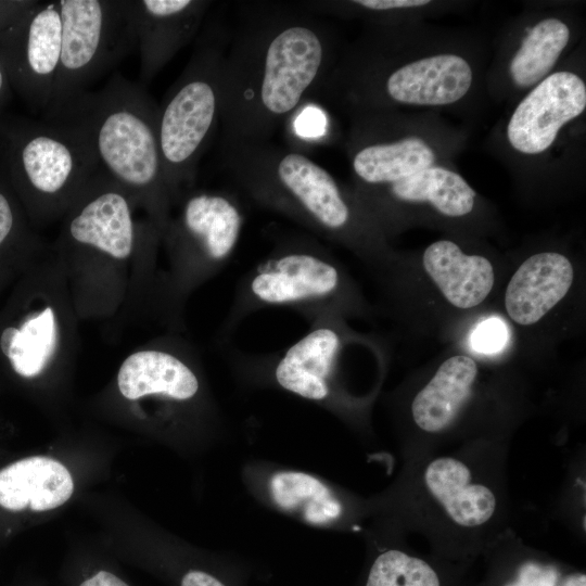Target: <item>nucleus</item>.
<instances>
[{"mask_svg":"<svg viewBox=\"0 0 586 586\" xmlns=\"http://www.w3.org/2000/svg\"><path fill=\"white\" fill-rule=\"evenodd\" d=\"M247 7L222 65L221 142L269 141L316 97L340 56L328 23L295 2Z\"/></svg>","mask_w":586,"mask_h":586,"instance_id":"nucleus-1","label":"nucleus"},{"mask_svg":"<svg viewBox=\"0 0 586 586\" xmlns=\"http://www.w3.org/2000/svg\"><path fill=\"white\" fill-rule=\"evenodd\" d=\"M158 104L143 85L114 73L89 90L41 115L73 129L90 149L100 169L144 208L162 234L173 209L157 135Z\"/></svg>","mask_w":586,"mask_h":586,"instance_id":"nucleus-2","label":"nucleus"},{"mask_svg":"<svg viewBox=\"0 0 586 586\" xmlns=\"http://www.w3.org/2000/svg\"><path fill=\"white\" fill-rule=\"evenodd\" d=\"M220 161L255 203L281 214L317 237L367 243L369 214L335 177L305 153L266 142H221Z\"/></svg>","mask_w":586,"mask_h":586,"instance_id":"nucleus-3","label":"nucleus"},{"mask_svg":"<svg viewBox=\"0 0 586 586\" xmlns=\"http://www.w3.org/2000/svg\"><path fill=\"white\" fill-rule=\"evenodd\" d=\"M99 169L73 129L16 114L0 117V175L33 221L64 215Z\"/></svg>","mask_w":586,"mask_h":586,"instance_id":"nucleus-4","label":"nucleus"},{"mask_svg":"<svg viewBox=\"0 0 586 586\" xmlns=\"http://www.w3.org/2000/svg\"><path fill=\"white\" fill-rule=\"evenodd\" d=\"M196 39L188 63L158 105V144L173 208L193 189L199 162L219 126L228 37L212 22Z\"/></svg>","mask_w":586,"mask_h":586,"instance_id":"nucleus-5","label":"nucleus"},{"mask_svg":"<svg viewBox=\"0 0 586 586\" xmlns=\"http://www.w3.org/2000/svg\"><path fill=\"white\" fill-rule=\"evenodd\" d=\"M343 275L320 243L306 237L280 240L238 283L225 322L231 332L249 315L270 307L292 309L309 323L336 318Z\"/></svg>","mask_w":586,"mask_h":586,"instance_id":"nucleus-6","label":"nucleus"},{"mask_svg":"<svg viewBox=\"0 0 586 586\" xmlns=\"http://www.w3.org/2000/svg\"><path fill=\"white\" fill-rule=\"evenodd\" d=\"M59 5L61 56L43 113L91 90L137 46L129 0H59Z\"/></svg>","mask_w":586,"mask_h":586,"instance_id":"nucleus-7","label":"nucleus"},{"mask_svg":"<svg viewBox=\"0 0 586 586\" xmlns=\"http://www.w3.org/2000/svg\"><path fill=\"white\" fill-rule=\"evenodd\" d=\"M162 239L171 260V292L188 293L220 271L240 241L245 217L226 191L191 189L176 204Z\"/></svg>","mask_w":586,"mask_h":586,"instance_id":"nucleus-8","label":"nucleus"},{"mask_svg":"<svg viewBox=\"0 0 586 586\" xmlns=\"http://www.w3.org/2000/svg\"><path fill=\"white\" fill-rule=\"evenodd\" d=\"M136 204L118 182L97 170L64 214L60 251L88 262L125 264L136 250L161 239L150 220H135Z\"/></svg>","mask_w":586,"mask_h":586,"instance_id":"nucleus-9","label":"nucleus"},{"mask_svg":"<svg viewBox=\"0 0 586 586\" xmlns=\"http://www.w3.org/2000/svg\"><path fill=\"white\" fill-rule=\"evenodd\" d=\"M61 44L59 0H36L0 35V62L12 91L34 114H42L50 104Z\"/></svg>","mask_w":586,"mask_h":586,"instance_id":"nucleus-10","label":"nucleus"},{"mask_svg":"<svg viewBox=\"0 0 586 586\" xmlns=\"http://www.w3.org/2000/svg\"><path fill=\"white\" fill-rule=\"evenodd\" d=\"M586 109V85L571 71L549 74L519 102L506 128L509 144L524 155L542 154L559 131Z\"/></svg>","mask_w":586,"mask_h":586,"instance_id":"nucleus-11","label":"nucleus"},{"mask_svg":"<svg viewBox=\"0 0 586 586\" xmlns=\"http://www.w3.org/2000/svg\"><path fill=\"white\" fill-rule=\"evenodd\" d=\"M212 4L206 0H129L141 85L149 84L199 34Z\"/></svg>","mask_w":586,"mask_h":586,"instance_id":"nucleus-12","label":"nucleus"},{"mask_svg":"<svg viewBox=\"0 0 586 586\" xmlns=\"http://www.w3.org/2000/svg\"><path fill=\"white\" fill-rule=\"evenodd\" d=\"M334 319L309 323L304 336L270 360L275 381L283 390L315 402L328 398L343 345Z\"/></svg>","mask_w":586,"mask_h":586,"instance_id":"nucleus-13","label":"nucleus"},{"mask_svg":"<svg viewBox=\"0 0 586 586\" xmlns=\"http://www.w3.org/2000/svg\"><path fill=\"white\" fill-rule=\"evenodd\" d=\"M187 353L169 345H156L131 353L119 367L117 386L129 400L160 396L189 402L200 392V380Z\"/></svg>","mask_w":586,"mask_h":586,"instance_id":"nucleus-14","label":"nucleus"},{"mask_svg":"<svg viewBox=\"0 0 586 586\" xmlns=\"http://www.w3.org/2000/svg\"><path fill=\"white\" fill-rule=\"evenodd\" d=\"M573 275L571 262L562 254L530 256L507 286L505 306L509 317L522 326L537 322L566 295Z\"/></svg>","mask_w":586,"mask_h":586,"instance_id":"nucleus-15","label":"nucleus"},{"mask_svg":"<svg viewBox=\"0 0 586 586\" xmlns=\"http://www.w3.org/2000/svg\"><path fill=\"white\" fill-rule=\"evenodd\" d=\"M423 480L430 495L458 526L485 525L497 508L495 493L475 482L469 466L455 457H438L428 463Z\"/></svg>","mask_w":586,"mask_h":586,"instance_id":"nucleus-16","label":"nucleus"},{"mask_svg":"<svg viewBox=\"0 0 586 586\" xmlns=\"http://www.w3.org/2000/svg\"><path fill=\"white\" fill-rule=\"evenodd\" d=\"M423 267L444 297L455 307L469 309L481 304L494 285L491 262L480 255H467L449 240L429 245Z\"/></svg>","mask_w":586,"mask_h":586,"instance_id":"nucleus-17","label":"nucleus"},{"mask_svg":"<svg viewBox=\"0 0 586 586\" xmlns=\"http://www.w3.org/2000/svg\"><path fill=\"white\" fill-rule=\"evenodd\" d=\"M74 491L69 471L48 457L21 459L0 470V506L44 511L66 502Z\"/></svg>","mask_w":586,"mask_h":586,"instance_id":"nucleus-18","label":"nucleus"},{"mask_svg":"<svg viewBox=\"0 0 586 586\" xmlns=\"http://www.w3.org/2000/svg\"><path fill=\"white\" fill-rule=\"evenodd\" d=\"M475 191L458 173L432 165L395 182L361 204L378 209L384 201L398 203H429L447 217H461L472 212Z\"/></svg>","mask_w":586,"mask_h":586,"instance_id":"nucleus-19","label":"nucleus"},{"mask_svg":"<svg viewBox=\"0 0 586 586\" xmlns=\"http://www.w3.org/2000/svg\"><path fill=\"white\" fill-rule=\"evenodd\" d=\"M476 375L477 367L471 357L457 355L445 360L412 400L417 426L428 433L446 430L470 397Z\"/></svg>","mask_w":586,"mask_h":586,"instance_id":"nucleus-20","label":"nucleus"},{"mask_svg":"<svg viewBox=\"0 0 586 586\" xmlns=\"http://www.w3.org/2000/svg\"><path fill=\"white\" fill-rule=\"evenodd\" d=\"M61 342L60 314L56 306L48 302L18 326L7 327L0 335L3 355L24 378L40 375L59 355Z\"/></svg>","mask_w":586,"mask_h":586,"instance_id":"nucleus-21","label":"nucleus"},{"mask_svg":"<svg viewBox=\"0 0 586 586\" xmlns=\"http://www.w3.org/2000/svg\"><path fill=\"white\" fill-rule=\"evenodd\" d=\"M570 38L571 29L561 18L549 16L532 25L508 65L513 85L520 89L533 88L546 78Z\"/></svg>","mask_w":586,"mask_h":586,"instance_id":"nucleus-22","label":"nucleus"},{"mask_svg":"<svg viewBox=\"0 0 586 586\" xmlns=\"http://www.w3.org/2000/svg\"><path fill=\"white\" fill-rule=\"evenodd\" d=\"M271 497L283 510L304 521L323 525L336 520L342 507L331 491L317 477L303 472L282 471L269 482Z\"/></svg>","mask_w":586,"mask_h":586,"instance_id":"nucleus-23","label":"nucleus"},{"mask_svg":"<svg viewBox=\"0 0 586 586\" xmlns=\"http://www.w3.org/2000/svg\"><path fill=\"white\" fill-rule=\"evenodd\" d=\"M365 586H441V581L424 560L390 549L374 559Z\"/></svg>","mask_w":586,"mask_h":586,"instance_id":"nucleus-24","label":"nucleus"},{"mask_svg":"<svg viewBox=\"0 0 586 586\" xmlns=\"http://www.w3.org/2000/svg\"><path fill=\"white\" fill-rule=\"evenodd\" d=\"M293 139L305 144H319L330 133L329 115L313 100L306 101L285 123Z\"/></svg>","mask_w":586,"mask_h":586,"instance_id":"nucleus-25","label":"nucleus"},{"mask_svg":"<svg viewBox=\"0 0 586 586\" xmlns=\"http://www.w3.org/2000/svg\"><path fill=\"white\" fill-rule=\"evenodd\" d=\"M35 240L26 227L16 195L0 175V252L15 242Z\"/></svg>","mask_w":586,"mask_h":586,"instance_id":"nucleus-26","label":"nucleus"},{"mask_svg":"<svg viewBox=\"0 0 586 586\" xmlns=\"http://www.w3.org/2000/svg\"><path fill=\"white\" fill-rule=\"evenodd\" d=\"M508 340L507 323L499 317H489L475 326L470 335V345L480 354L493 355L502 351Z\"/></svg>","mask_w":586,"mask_h":586,"instance_id":"nucleus-27","label":"nucleus"},{"mask_svg":"<svg viewBox=\"0 0 586 586\" xmlns=\"http://www.w3.org/2000/svg\"><path fill=\"white\" fill-rule=\"evenodd\" d=\"M507 586H557V572L551 568L527 563L520 570L518 579Z\"/></svg>","mask_w":586,"mask_h":586,"instance_id":"nucleus-28","label":"nucleus"},{"mask_svg":"<svg viewBox=\"0 0 586 586\" xmlns=\"http://www.w3.org/2000/svg\"><path fill=\"white\" fill-rule=\"evenodd\" d=\"M36 0H0V35L8 29Z\"/></svg>","mask_w":586,"mask_h":586,"instance_id":"nucleus-29","label":"nucleus"},{"mask_svg":"<svg viewBox=\"0 0 586 586\" xmlns=\"http://www.w3.org/2000/svg\"><path fill=\"white\" fill-rule=\"evenodd\" d=\"M76 586H130L123 577L110 569L90 571L81 576Z\"/></svg>","mask_w":586,"mask_h":586,"instance_id":"nucleus-30","label":"nucleus"},{"mask_svg":"<svg viewBox=\"0 0 586 586\" xmlns=\"http://www.w3.org/2000/svg\"><path fill=\"white\" fill-rule=\"evenodd\" d=\"M12 88L9 78L0 62V117L4 114V109L12 98Z\"/></svg>","mask_w":586,"mask_h":586,"instance_id":"nucleus-31","label":"nucleus"},{"mask_svg":"<svg viewBox=\"0 0 586 586\" xmlns=\"http://www.w3.org/2000/svg\"><path fill=\"white\" fill-rule=\"evenodd\" d=\"M585 584H586L585 575H577V576L570 577L565 582L564 586H585Z\"/></svg>","mask_w":586,"mask_h":586,"instance_id":"nucleus-32","label":"nucleus"}]
</instances>
